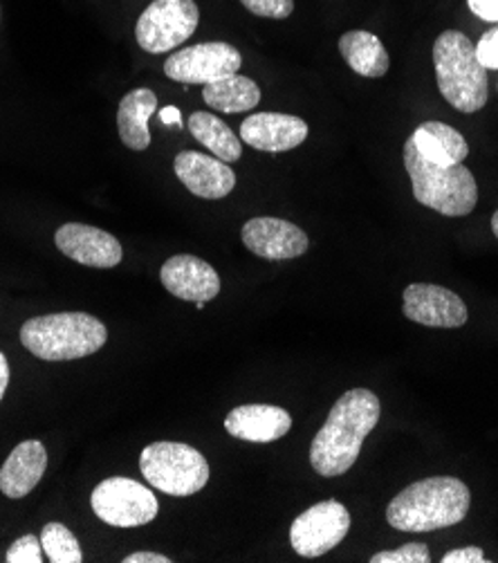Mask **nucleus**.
I'll use <instances>...</instances> for the list:
<instances>
[{"mask_svg": "<svg viewBox=\"0 0 498 563\" xmlns=\"http://www.w3.org/2000/svg\"><path fill=\"white\" fill-rule=\"evenodd\" d=\"M243 66L241 52L223 41L198 43L178 49L164 62V75L180 84H213L236 75Z\"/></svg>", "mask_w": 498, "mask_h": 563, "instance_id": "obj_9", "label": "nucleus"}, {"mask_svg": "<svg viewBox=\"0 0 498 563\" xmlns=\"http://www.w3.org/2000/svg\"><path fill=\"white\" fill-rule=\"evenodd\" d=\"M308 124L286 112H256L241 126V140L256 151L284 153L301 146L308 137Z\"/></svg>", "mask_w": 498, "mask_h": 563, "instance_id": "obj_16", "label": "nucleus"}, {"mask_svg": "<svg viewBox=\"0 0 498 563\" xmlns=\"http://www.w3.org/2000/svg\"><path fill=\"white\" fill-rule=\"evenodd\" d=\"M159 120L166 126H178L180 129V110L174 108V106H166L164 110H159Z\"/></svg>", "mask_w": 498, "mask_h": 563, "instance_id": "obj_33", "label": "nucleus"}, {"mask_svg": "<svg viewBox=\"0 0 498 563\" xmlns=\"http://www.w3.org/2000/svg\"><path fill=\"white\" fill-rule=\"evenodd\" d=\"M241 239L245 247L267 261H290L308 252V234L295 222L272 216L250 218L243 224Z\"/></svg>", "mask_w": 498, "mask_h": 563, "instance_id": "obj_11", "label": "nucleus"}, {"mask_svg": "<svg viewBox=\"0 0 498 563\" xmlns=\"http://www.w3.org/2000/svg\"><path fill=\"white\" fill-rule=\"evenodd\" d=\"M202 99L209 108L228 112V115H234V112L254 110L258 106L261 88L250 77L232 75L228 79L207 84L204 90H202Z\"/></svg>", "mask_w": 498, "mask_h": 563, "instance_id": "obj_22", "label": "nucleus"}, {"mask_svg": "<svg viewBox=\"0 0 498 563\" xmlns=\"http://www.w3.org/2000/svg\"><path fill=\"white\" fill-rule=\"evenodd\" d=\"M43 552L52 563H81L84 552L75 534L62 523H45L41 532Z\"/></svg>", "mask_w": 498, "mask_h": 563, "instance_id": "obj_24", "label": "nucleus"}, {"mask_svg": "<svg viewBox=\"0 0 498 563\" xmlns=\"http://www.w3.org/2000/svg\"><path fill=\"white\" fill-rule=\"evenodd\" d=\"M405 166L420 205L450 218H461L474 211L478 202V185L465 164H433L418 151L413 137H409L405 144Z\"/></svg>", "mask_w": 498, "mask_h": 563, "instance_id": "obj_5", "label": "nucleus"}, {"mask_svg": "<svg viewBox=\"0 0 498 563\" xmlns=\"http://www.w3.org/2000/svg\"><path fill=\"white\" fill-rule=\"evenodd\" d=\"M379 413V398L373 390H346L310 444L312 470L323 478L344 476L357 463L362 444L377 427Z\"/></svg>", "mask_w": 498, "mask_h": 563, "instance_id": "obj_1", "label": "nucleus"}, {"mask_svg": "<svg viewBox=\"0 0 498 563\" xmlns=\"http://www.w3.org/2000/svg\"><path fill=\"white\" fill-rule=\"evenodd\" d=\"M189 131L218 159H223L228 164L241 159L243 155L241 140L223 120H218L215 115H211V112H193L189 118Z\"/></svg>", "mask_w": 498, "mask_h": 563, "instance_id": "obj_23", "label": "nucleus"}, {"mask_svg": "<svg viewBox=\"0 0 498 563\" xmlns=\"http://www.w3.org/2000/svg\"><path fill=\"white\" fill-rule=\"evenodd\" d=\"M469 10L489 23H498V0H467Z\"/></svg>", "mask_w": 498, "mask_h": 563, "instance_id": "obj_30", "label": "nucleus"}, {"mask_svg": "<svg viewBox=\"0 0 498 563\" xmlns=\"http://www.w3.org/2000/svg\"><path fill=\"white\" fill-rule=\"evenodd\" d=\"M472 505L469 487L454 476H431L402 489L386 510L400 532H433L461 523Z\"/></svg>", "mask_w": 498, "mask_h": 563, "instance_id": "obj_2", "label": "nucleus"}, {"mask_svg": "<svg viewBox=\"0 0 498 563\" xmlns=\"http://www.w3.org/2000/svg\"><path fill=\"white\" fill-rule=\"evenodd\" d=\"M92 512L108 526L137 528L157 517V498L148 487L133 478L113 476L101 481L90 496Z\"/></svg>", "mask_w": 498, "mask_h": 563, "instance_id": "obj_8", "label": "nucleus"}, {"mask_svg": "<svg viewBox=\"0 0 498 563\" xmlns=\"http://www.w3.org/2000/svg\"><path fill=\"white\" fill-rule=\"evenodd\" d=\"M174 172L193 196L204 200L225 198L236 187V174L232 172V166L215 155L182 151L174 162Z\"/></svg>", "mask_w": 498, "mask_h": 563, "instance_id": "obj_14", "label": "nucleus"}, {"mask_svg": "<svg viewBox=\"0 0 498 563\" xmlns=\"http://www.w3.org/2000/svg\"><path fill=\"white\" fill-rule=\"evenodd\" d=\"M124 563H171V559L157 552H133L124 559Z\"/></svg>", "mask_w": 498, "mask_h": 563, "instance_id": "obj_31", "label": "nucleus"}, {"mask_svg": "<svg viewBox=\"0 0 498 563\" xmlns=\"http://www.w3.org/2000/svg\"><path fill=\"white\" fill-rule=\"evenodd\" d=\"M405 317L429 328H461L469 312L465 301L440 286L413 284L405 290Z\"/></svg>", "mask_w": 498, "mask_h": 563, "instance_id": "obj_13", "label": "nucleus"}, {"mask_svg": "<svg viewBox=\"0 0 498 563\" xmlns=\"http://www.w3.org/2000/svg\"><path fill=\"white\" fill-rule=\"evenodd\" d=\"M491 232H494V236L498 239V209H496V213L491 216Z\"/></svg>", "mask_w": 498, "mask_h": 563, "instance_id": "obj_34", "label": "nucleus"}, {"mask_svg": "<svg viewBox=\"0 0 498 563\" xmlns=\"http://www.w3.org/2000/svg\"><path fill=\"white\" fill-rule=\"evenodd\" d=\"M8 386H10V362L3 353H0V402L5 398Z\"/></svg>", "mask_w": 498, "mask_h": 563, "instance_id": "obj_32", "label": "nucleus"}, {"mask_svg": "<svg viewBox=\"0 0 498 563\" xmlns=\"http://www.w3.org/2000/svg\"><path fill=\"white\" fill-rule=\"evenodd\" d=\"M140 472L151 487L169 496H193L209 483V463L182 442H153L140 456Z\"/></svg>", "mask_w": 498, "mask_h": 563, "instance_id": "obj_6", "label": "nucleus"}, {"mask_svg": "<svg viewBox=\"0 0 498 563\" xmlns=\"http://www.w3.org/2000/svg\"><path fill=\"white\" fill-rule=\"evenodd\" d=\"M254 16L284 21L295 12V0H241Z\"/></svg>", "mask_w": 498, "mask_h": 563, "instance_id": "obj_26", "label": "nucleus"}, {"mask_svg": "<svg viewBox=\"0 0 498 563\" xmlns=\"http://www.w3.org/2000/svg\"><path fill=\"white\" fill-rule=\"evenodd\" d=\"M41 548H43L41 539H36L34 534H25L10 545L5 561L8 563H41L43 561Z\"/></svg>", "mask_w": 498, "mask_h": 563, "instance_id": "obj_27", "label": "nucleus"}, {"mask_svg": "<svg viewBox=\"0 0 498 563\" xmlns=\"http://www.w3.org/2000/svg\"><path fill=\"white\" fill-rule=\"evenodd\" d=\"M108 340L106 325L88 312H54L34 317L21 328V344L43 362L90 357Z\"/></svg>", "mask_w": 498, "mask_h": 563, "instance_id": "obj_3", "label": "nucleus"}, {"mask_svg": "<svg viewBox=\"0 0 498 563\" xmlns=\"http://www.w3.org/2000/svg\"><path fill=\"white\" fill-rule=\"evenodd\" d=\"M230 435L245 442H274L292 429V416L274 405H243L225 418Z\"/></svg>", "mask_w": 498, "mask_h": 563, "instance_id": "obj_17", "label": "nucleus"}, {"mask_svg": "<svg viewBox=\"0 0 498 563\" xmlns=\"http://www.w3.org/2000/svg\"><path fill=\"white\" fill-rule=\"evenodd\" d=\"M351 530V512L340 500H321L303 515H299L290 528V543L297 554L306 559L321 556L335 550Z\"/></svg>", "mask_w": 498, "mask_h": 563, "instance_id": "obj_10", "label": "nucleus"}, {"mask_svg": "<svg viewBox=\"0 0 498 563\" xmlns=\"http://www.w3.org/2000/svg\"><path fill=\"white\" fill-rule=\"evenodd\" d=\"M54 243H57L62 254L86 267L110 269L118 267L124 256V250L113 234L84 222L62 224L57 234H54Z\"/></svg>", "mask_w": 498, "mask_h": 563, "instance_id": "obj_12", "label": "nucleus"}, {"mask_svg": "<svg viewBox=\"0 0 498 563\" xmlns=\"http://www.w3.org/2000/svg\"><path fill=\"white\" fill-rule=\"evenodd\" d=\"M340 52L346 59V64L362 77H384L389 73L391 59L389 52L381 45V41L364 30L346 32L340 38Z\"/></svg>", "mask_w": 498, "mask_h": 563, "instance_id": "obj_21", "label": "nucleus"}, {"mask_svg": "<svg viewBox=\"0 0 498 563\" xmlns=\"http://www.w3.org/2000/svg\"><path fill=\"white\" fill-rule=\"evenodd\" d=\"M489 559H485V552L480 548H458V550H452L447 552L445 556H442V563H487Z\"/></svg>", "mask_w": 498, "mask_h": 563, "instance_id": "obj_29", "label": "nucleus"}, {"mask_svg": "<svg viewBox=\"0 0 498 563\" xmlns=\"http://www.w3.org/2000/svg\"><path fill=\"white\" fill-rule=\"evenodd\" d=\"M418 151L433 164L454 166L463 164L469 155V146L465 137L442 122H424L411 135Z\"/></svg>", "mask_w": 498, "mask_h": 563, "instance_id": "obj_20", "label": "nucleus"}, {"mask_svg": "<svg viewBox=\"0 0 498 563\" xmlns=\"http://www.w3.org/2000/svg\"><path fill=\"white\" fill-rule=\"evenodd\" d=\"M200 21L196 0H153L135 25V38L148 54H164L193 36Z\"/></svg>", "mask_w": 498, "mask_h": 563, "instance_id": "obj_7", "label": "nucleus"}, {"mask_svg": "<svg viewBox=\"0 0 498 563\" xmlns=\"http://www.w3.org/2000/svg\"><path fill=\"white\" fill-rule=\"evenodd\" d=\"M431 554L424 543H407L398 550H384L370 556V563H429Z\"/></svg>", "mask_w": 498, "mask_h": 563, "instance_id": "obj_25", "label": "nucleus"}, {"mask_svg": "<svg viewBox=\"0 0 498 563\" xmlns=\"http://www.w3.org/2000/svg\"><path fill=\"white\" fill-rule=\"evenodd\" d=\"M162 286L182 301H213L220 292L218 272L202 258L178 254L166 261L159 269Z\"/></svg>", "mask_w": 498, "mask_h": 563, "instance_id": "obj_15", "label": "nucleus"}, {"mask_svg": "<svg viewBox=\"0 0 498 563\" xmlns=\"http://www.w3.org/2000/svg\"><path fill=\"white\" fill-rule=\"evenodd\" d=\"M433 66L440 95L461 112H476L489 99L487 70L476 56V43L458 30H447L435 38Z\"/></svg>", "mask_w": 498, "mask_h": 563, "instance_id": "obj_4", "label": "nucleus"}, {"mask_svg": "<svg viewBox=\"0 0 498 563\" xmlns=\"http://www.w3.org/2000/svg\"><path fill=\"white\" fill-rule=\"evenodd\" d=\"M157 110V97L148 88H137L124 95L118 110V131L124 146L133 151H146L151 146L148 120Z\"/></svg>", "mask_w": 498, "mask_h": 563, "instance_id": "obj_19", "label": "nucleus"}, {"mask_svg": "<svg viewBox=\"0 0 498 563\" xmlns=\"http://www.w3.org/2000/svg\"><path fill=\"white\" fill-rule=\"evenodd\" d=\"M476 56L485 70H498V25L480 36L476 43Z\"/></svg>", "mask_w": 498, "mask_h": 563, "instance_id": "obj_28", "label": "nucleus"}, {"mask_svg": "<svg viewBox=\"0 0 498 563\" xmlns=\"http://www.w3.org/2000/svg\"><path fill=\"white\" fill-rule=\"evenodd\" d=\"M45 470L47 452L43 442L25 440L0 467V492L8 498H23L41 483Z\"/></svg>", "mask_w": 498, "mask_h": 563, "instance_id": "obj_18", "label": "nucleus"}]
</instances>
